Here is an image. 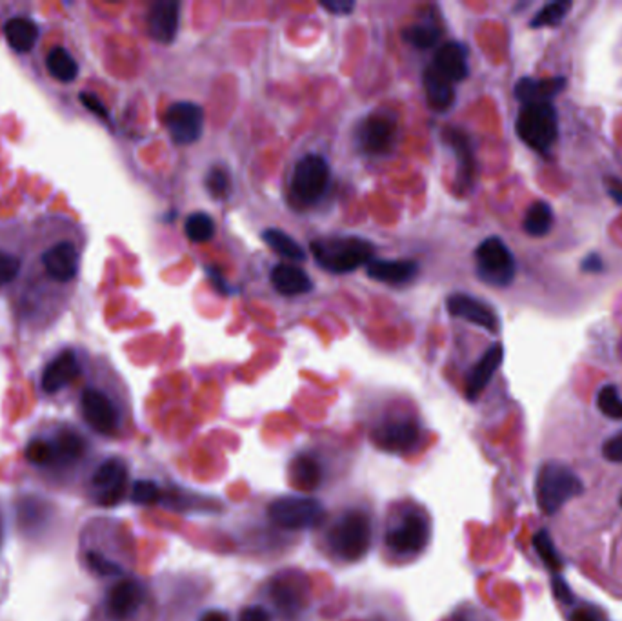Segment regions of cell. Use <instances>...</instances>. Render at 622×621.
<instances>
[{
    "label": "cell",
    "mask_w": 622,
    "mask_h": 621,
    "mask_svg": "<svg viewBox=\"0 0 622 621\" xmlns=\"http://www.w3.org/2000/svg\"><path fill=\"white\" fill-rule=\"evenodd\" d=\"M170 137L179 146L197 142L204 130V109L195 102H175L164 113Z\"/></svg>",
    "instance_id": "cell-10"
},
{
    "label": "cell",
    "mask_w": 622,
    "mask_h": 621,
    "mask_svg": "<svg viewBox=\"0 0 622 621\" xmlns=\"http://www.w3.org/2000/svg\"><path fill=\"white\" fill-rule=\"evenodd\" d=\"M323 8L335 15H347L355 8V4L349 3V0H326V3H323Z\"/></svg>",
    "instance_id": "cell-46"
},
{
    "label": "cell",
    "mask_w": 622,
    "mask_h": 621,
    "mask_svg": "<svg viewBox=\"0 0 622 621\" xmlns=\"http://www.w3.org/2000/svg\"><path fill=\"white\" fill-rule=\"evenodd\" d=\"M330 165L317 153H309L302 157L293 170L291 191L300 203H317L323 199L330 186Z\"/></svg>",
    "instance_id": "cell-8"
},
{
    "label": "cell",
    "mask_w": 622,
    "mask_h": 621,
    "mask_svg": "<svg viewBox=\"0 0 622 621\" xmlns=\"http://www.w3.org/2000/svg\"><path fill=\"white\" fill-rule=\"evenodd\" d=\"M519 139L537 153L546 155L559 137V119L554 104H528L515 123Z\"/></svg>",
    "instance_id": "cell-4"
},
{
    "label": "cell",
    "mask_w": 622,
    "mask_h": 621,
    "mask_svg": "<svg viewBox=\"0 0 622 621\" xmlns=\"http://www.w3.org/2000/svg\"><path fill=\"white\" fill-rule=\"evenodd\" d=\"M620 504H622V497H620Z\"/></svg>",
    "instance_id": "cell-54"
},
{
    "label": "cell",
    "mask_w": 622,
    "mask_h": 621,
    "mask_svg": "<svg viewBox=\"0 0 622 621\" xmlns=\"http://www.w3.org/2000/svg\"><path fill=\"white\" fill-rule=\"evenodd\" d=\"M397 125L384 115L366 117L357 128V144L370 155H384L395 146Z\"/></svg>",
    "instance_id": "cell-15"
},
{
    "label": "cell",
    "mask_w": 622,
    "mask_h": 621,
    "mask_svg": "<svg viewBox=\"0 0 622 621\" xmlns=\"http://www.w3.org/2000/svg\"><path fill=\"white\" fill-rule=\"evenodd\" d=\"M566 88L564 77H552V79H531L524 77L515 85V97L524 104H550Z\"/></svg>",
    "instance_id": "cell-21"
},
{
    "label": "cell",
    "mask_w": 622,
    "mask_h": 621,
    "mask_svg": "<svg viewBox=\"0 0 622 621\" xmlns=\"http://www.w3.org/2000/svg\"><path fill=\"white\" fill-rule=\"evenodd\" d=\"M239 621H269V614L264 607H246L241 616H239Z\"/></svg>",
    "instance_id": "cell-47"
},
{
    "label": "cell",
    "mask_w": 622,
    "mask_h": 621,
    "mask_svg": "<svg viewBox=\"0 0 622 621\" xmlns=\"http://www.w3.org/2000/svg\"><path fill=\"white\" fill-rule=\"evenodd\" d=\"M420 440V426L413 419L399 417L390 419L377 426L373 432L375 445L390 454H404L413 450V447Z\"/></svg>",
    "instance_id": "cell-13"
},
{
    "label": "cell",
    "mask_w": 622,
    "mask_h": 621,
    "mask_svg": "<svg viewBox=\"0 0 622 621\" xmlns=\"http://www.w3.org/2000/svg\"><path fill=\"white\" fill-rule=\"evenodd\" d=\"M554 594L557 600L564 601V603H571L573 601V594L570 591V587L566 585V581H562L557 574L554 577Z\"/></svg>",
    "instance_id": "cell-48"
},
{
    "label": "cell",
    "mask_w": 622,
    "mask_h": 621,
    "mask_svg": "<svg viewBox=\"0 0 622 621\" xmlns=\"http://www.w3.org/2000/svg\"><path fill=\"white\" fill-rule=\"evenodd\" d=\"M146 598V589L140 581L124 577L109 589L106 596V612L115 621H126L137 614Z\"/></svg>",
    "instance_id": "cell-16"
},
{
    "label": "cell",
    "mask_w": 622,
    "mask_h": 621,
    "mask_svg": "<svg viewBox=\"0 0 622 621\" xmlns=\"http://www.w3.org/2000/svg\"><path fill=\"white\" fill-rule=\"evenodd\" d=\"M208 276H210V279H211V283H213V286H215L217 290H220L222 294H229V288H227L224 278L219 274V271H217L215 268H208Z\"/></svg>",
    "instance_id": "cell-51"
},
{
    "label": "cell",
    "mask_w": 622,
    "mask_h": 621,
    "mask_svg": "<svg viewBox=\"0 0 622 621\" xmlns=\"http://www.w3.org/2000/svg\"><path fill=\"white\" fill-rule=\"evenodd\" d=\"M86 452V441L73 431H62L50 440L36 438L26 447V459L36 467H68Z\"/></svg>",
    "instance_id": "cell-5"
},
{
    "label": "cell",
    "mask_w": 622,
    "mask_h": 621,
    "mask_svg": "<svg viewBox=\"0 0 622 621\" xmlns=\"http://www.w3.org/2000/svg\"><path fill=\"white\" fill-rule=\"evenodd\" d=\"M86 560H88L90 569L99 576H121L123 574V569L119 565L99 552H88Z\"/></svg>",
    "instance_id": "cell-41"
},
{
    "label": "cell",
    "mask_w": 622,
    "mask_h": 621,
    "mask_svg": "<svg viewBox=\"0 0 622 621\" xmlns=\"http://www.w3.org/2000/svg\"><path fill=\"white\" fill-rule=\"evenodd\" d=\"M319 266L331 274H349L363 264H370L373 257V245L359 238H323L311 243Z\"/></svg>",
    "instance_id": "cell-1"
},
{
    "label": "cell",
    "mask_w": 622,
    "mask_h": 621,
    "mask_svg": "<svg viewBox=\"0 0 622 621\" xmlns=\"http://www.w3.org/2000/svg\"><path fill=\"white\" fill-rule=\"evenodd\" d=\"M602 456L611 463H622V432H618L604 441Z\"/></svg>",
    "instance_id": "cell-43"
},
{
    "label": "cell",
    "mask_w": 622,
    "mask_h": 621,
    "mask_svg": "<svg viewBox=\"0 0 622 621\" xmlns=\"http://www.w3.org/2000/svg\"><path fill=\"white\" fill-rule=\"evenodd\" d=\"M231 177H229V172L222 166H215L208 172L206 175V190L210 196L215 199V201H224L229 198V193H231Z\"/></svg>",
    "instance_id": "cell-36"
},
{
    "label": "cell",
    "mask_w": 622,
    "mask_h": 621,
    "mask_svg": "<svg viewBox=\"0 0 622 621\" xmlns=\"http://www.w3.org/2000/svg\"><path fill=\"white\" fill-rule=\"evenodd\" d=\"M582 270L592 271V274H595V271H601L602 270V259L599 255L592 254L590 257H586L585 261H582Z\"/></svg>",
    "instance_id": "cell-49"
},
{
    "label": "cell",
    "mask_w": 622,
    "mask_h": 621,
    "mask_svg": "<svg viewBox=\"0 0 622 621\" xmlns=\"http://www.w3.org/2000/svg\"><path fill=\"white\" fill-rule=\"evenodd\" d=\"M38 26L29 17H13L4 24V36L17 53H28L38 41Z\"/></svg>",
    "instance_id": "cell-26"
},
{
    "label": "cell",
    "mask_w": 622,
    "mask_h": 621,
    "mask_svg": "<svg viewBox=\"0 0 622 621\" xmlns=\"http://www.w3.org/2000/svg\"><path fill=\"white\" fill-rule=\"evenodd\" d=\"M163 497L159 485L149 480L135 481L132 487V501L137 504H153Z\"/></svg>",
    "instance_id": "cell-39"
},
{
    "label": "cell",
    "mask_w": 622,
    "mask_h": 621,
    "mask_svg": "<svg viewBox=\"0 0 622 621\" xmlns=\"http://www.w3.org/2000/svg\"><path fill=\"white\" fill-rule=\"evenodd\" d=\"M267 518L279 528L304 530L319 527L326 518V511L314 497L283 496L269 504Z\"/></svg>",
    "instance_id": "cell-6"
},
{
    "label": "cell",
    "mask_w": 622,
    "mask_h": 621,
    "mask_svg": "<svg viewBox=\"0 0 622 621\" xmlns=\"http://www.w3.org/2000/svg\"><path fill=\"white\" fill-rule=\"evenodd\" d=\"M504 359V348L500 343L491 344L486 354L477 361V365L472 368V372L466 377V398L470 401H475L484 388L490 384L491 377L498 370L500 363Z\"/></svg>",
    "instance_id": "cell-19"
},
{
    "label": "cell",
    "mask_w": 622,
    "mask_h": 621,
    "mask_svg": "<svg viewBox=\"0 0 622 621\" xmlns=\"http://www.w3.org/2000/svg\"><path fill=\"white\" fill-rule=\"evenodd\" d=\"M81 412L84 421L97 434L113 436L119 429V410L99 388H86L83 392Z\"/></svg>",
    "instance_id": "cell-12"
},
{
    "label": "cell",
    "mask_w": 622,
    "mask_h": 621,
    "mask_svg": "<svg viewBox=\"0 0 622 621\" xmlns=\"http://www.w3.org/2000/svg\"><path fill=\"white\" fill-rule=\"evenodd\" d=\"M46 68L53 79H57L59 83H73L76 75H79V64H76L71 53L62 46H57L48 53Z\"/></svg>",
    "instance_id": "cell-30"
},
{
    "label": "cell",
    "mask_w": 622,
    "mask_h": 621,
    "mask_svg": "<svg viewBox=\"0 0 622 621\" xmlns=\"http://www.w3.org/2000/svg\"><path fill=\"white\" fill-rule=\"evenodd\" d=\"M580 492L582 481L566 464L554 461L542 464L535 481V496L544 514L559 512L570 499L577 497Z\"/></svg>",
    "instance_id": "cell-2"
},
{
    "label": "cell",
    "mask_w": 622,
    "mask_h": 621,
    "mask_svg": "<svg viewBox=\"0 0 622 621\" xmlns=\"http://www.w3.org/2000/svg\"><path fill=\"white\" fill-rule=\"evenodd\" d=\"M291 478L304 490H315L323 483L324 472L319 459L311 454H299L291 463Z\"/></svg>",
    "instance_id": "cell-28"
},
{
    "label": "cell",
    "mask_w": 622,
    "mask_h": 621,
    "mask_svg": "<svg viewBox=\"0 0 622 621\" xmlns=\"http://www.w3.org/2000/svg\"><path fill=\"white\" fill-rule=\"evenodd\" d=\"M20 268H22L20 257H17L12 252L0 250V288L12 285L19 278Z\"/></svg>",
    "instance_id": "cell-38"
},
{
    "label": "cell",
    "mask_w": 622,
    "mask_h": 621,
    "mask_svg": "<svg viewBox=\"0 0 622 621\" xmlns=\"http://www.w3.org/2000/svg\"><path fill=\"white\" fill-rule=\"evenodd\" d=\"M269 278H271V285H274V288L281 295H286V297L304 295L311 288H314V283H311L306 271L302 268H299L297 264L281 262L274 270H271Z\"/></svg>",
    "instance_id": "cell-23"
},
{
    "label": "cell",
    "mask_w": 622,
    "mask_h": 621,
    "mask_svg": "<svg viewBox=\"0 0 622 621\" xmlns=\"http://www.w3.org/2000/svg\"><path fill=\"white\" fill-rule=\"evenodd\" d=\"M448 141L459 159V188H470L475 179V157H474V148L464 133L451 130L448 135Z\"/></svg>",
    "instance_id": "cell-27"
},
{
    "label": "cell",
    "mask_w": 622,
    "mask_h": 621,
    "mask_svg": "<svg viewBox=\"0 0 622 621\" xmlns=\"http://www.w3.org/2000/svg\"><path fill=\"white\" fill-rule=\"evenodd\" d=\"M424 92L427 104H430L435 111H446L453 106L455 101V90L453 85L443 77L434 66H427L422 75Z\"/></svg>",
    "instance_id": "cell-25"
},
{
    "label": "cell",
    "mask_w": 622,
    "mask_h": 621,
    "mask_svg": "<svg viewBox=\"0 0 622 621\" xmlns=\"http://www.w3.org/2000/svg\"><path fill=\"white\" fill-rule=\"evenodd\" d=\"M597 407L606 417L622 421V399L613 384H606L601 388L597 394Z\"/></svg>",
    "instance_id": "cell-37"
},
{
    "label": "cell",
    "mask_w": 622,
    "mask_h": 621,
    "mask_svg": "<svg viewBox=\"0 0 622 621\" xmlns=\"http://www.w3.org/2000/svg\"><path fill=\"white\" fill-rule=\"evenodd\" d=\"M81 101H83V104H84L90 111H93L95 115H99L100 119L109 121V113H108V109L104 108V104L100 102L99 97H95L93 93H81Z\"/></svg>",
    "instance_id": "cell-45"
},
{
    "label": "cell",
    "mask_w": 622,
    "mask_h": 621,
    "mask_svg": "<svg viewBox=\"0 0 622 621\" xmlns=\"http://www.w3.org/2000/svg\"><path fill=\"white\" fill-rule=\"evenodd\" d=\"M404 41L410 43L411 46L419 48V50H427L439 43L441 38V29L430 24H417L411 28H406L404 33Z\"/></svg>",
    "instance_id": "cell-34"
},
{
    "label": "cell",
    "mask_w": 622,
    "mask_h": 621,
    "mask_svg": "<svg viewBox=\"0 0 622 621\" xmlns=\"http://www.w3.org/2000/svg\"><path fill=\"white\" fill-rule=\"evenodd\" d=\"M432 66L443 77H446L451 85L460 83L470 73L468 52H466V48L460 43H446L437 50Z\"/></svg>",
    "instance_id": "cell-22"
},
{
    "label": "cell",
    "mask_w": 622,
    "mask_h": 621,
    "mask_svg": "<svg viewBox=\"0 0 622 621\" xmlns=\"http://www.w3.org/2000/svg\"><path fill=\"white\" fill-rule=\"evenodd\" d=\"M419 266L415 261H371L368 276L386 285H404L415 279Z\"/></svg>",
    "instance_id": "cell-24"
},
{
    "label": "cell",
    "mask_w": 622,
    "mask_h": 621,
    "mask_svg": "<svg viewBox=\"0 0 622 621\" xmlns=\"http://www.w3.org/2000/svg\"><path fill=\"white\" fill-rule=\"evenodd\" d=\"M44 276L55 283L66 285L79 276L81 254L71 241H59L46 248L41 255Z\"/></svg>",
    "instance_id": "cell-14"
},
{
    "label": "cell",
    "mask_w": 622,
    "mask_h": 621,
    "mask_svg": "<svg viewBox=\"0 0 622 621\" xmlns=\"http://www.w3.org/2000/svg\"><path fill=\"white\" fill-rule=\"evenodd\" d=\"M3 541H4V518H3V512H0V547H3Z\"/></svg>",
    "instance_id": "cell-53"
},
{
    "label": "cell",
    "mask_w": 622,
    "mask_h": 621,
    "mask_svg": "<svg viewBox=\"0 0 622 621\" xmlns=\"http://www.w3.org/2000/svg\"><path fill=\"white\" fill-rule=\"evenodd\" d=\"M608 193L618 205H622V181L610 177L608 179Z\"/></svg>",
    "instance_id": "cell-50"
},
{
    "label": "cell",
    "mask_w": 622,
    "mask_h": 621,
    "mask_svg": "<svg viewBox=\"0 0 622 621\" xmlns=\"http://www.w3.org/2000/svg\"><path fill=\"white\" fill-rule=\"evenodd\" d=\"M448 312L455 318L466 319L468 323H474L491 334H497L500 330V319L495 310L486 304L484 301H479L472 295L466 294H453L448 297Z\"/></svg>",
    "instance_id": "cell-17"
},
{
    "label": "cell",
    "mask_w": 622,
    "mask_h": 621,
    "mask_svg": "<svg viewBox=\"0 0 622 621\" xmlns=\"http://www.w3.org/2000/svg\"><path fill=\"white\" fill-rule=\"evenodd\" d=\"M81 375V363L76 359L75 352L64 351L59 354L43 372V391L46 394H57L68 384H71L76 377Z\"/></svg>",
    "instance_id": "cell-20"
},
{
    "label": "cell",
    "mask_w": 622,
    "mask_h": 621,
    "mask_svg": "<svg viewBox=\"0 0 622 621\" xmlns=\"http://www.w3.org/2000/svg\"><path fill=\"white\" fill-rule=\"evenodd\" d=\"M215 221L211 215L204 214V212H195L187 215L186 224H184V231L186 238L191 243H208L213 239L215 236Z\"/></svg>",
    "instance_id": "cell-32"
},
{
    "label": "cell",
    "mask_w": 622,
    "mask_h": 621,
    "mask_svg": "<svg viewBox=\"0 0 622 621\" xmlns=\"http://www.w3.org/2000/svg\"><path fill=\"white\" fill-rule=\"evenodd\" d=\"M601 619L602 616L599 609L592 605H580L568 616V621H601Z\"/></svg>",
    "instance_id": "cell-44"
},
{
    "label": "cell",
    "mask_w": 622,
    "mask_h": 621,
    "mask_svg": "<svg viewBox=\"0 0 622 621\" xmlns=\"http://www.w3.org/2000/svg\"><path fill=\"white\" fill-rule=\"evenodd\" d=\"M262 241L271 250H274L275 254H279L284 259H290V261H295V262H302L306 259L304 248L283 230H277V228L264 230L262 231Z\"/></svg>",
    "instance_id": "cell-29"
},
{
    "label": "cell",
    "mask_w": 622,
    "mask_h": 621,
    "mask_svg": "<svg viewBox=\"0 0 622 621\" xmlns=\"http://www.w3.org/2000/svg\"><path fill=\"white\" fill-rule=\"evenodd\" d=\"M199 621H229V616L224 610H208Z\"/></svg>",
    "instance_id": "cell-52"
},
{
    "label": "cell",
    "mask_w": 622,
    "mask_h": 621,
    "mask_svg": "<svg viewBox=\"0 0 622 621\" xmlns=\"http://www.w3.org/2000/svg\"><path fill=\"white\" fill-rule=\"evenodd\" d=\"M571 10V3H566V0H559V3H552L544 6L530 22L531 28H544V26H559L566 15Z\"/></svg>",
    "instance_id": "cell-35"
},
{
    "label": "cell",
    "mask_w": 622,
    "mask_h": 621,
    "mask_svg": "<svg viewBox=\"0 0 622 621\" xmlns=\"http://www.w3.org/2000/svg\"><path fill=\"white\" fill-rule=\"evenodd\" d=\"M533 547H535V552L538 554V558L542 560V563L546 565L552 572L559 574L562 570V560L554 545V541L548 534V530H538L533 537Z\"/></svg>",
    "instance_id": "cell-33"
},
{
    "label": "cell",
    "mask_w": 622,
    "mask_h": 621,
    "mask_svg": "<svg viewBox=\"0 0 622 621\" xmlns=\"http://www.w3.org/2000/svg\"><path fill=\"white\" fill-rule=\"evenodd\" d=\"M328 543L344 561H359L371 549V521L363 511L344 512L330 528Z\"/></svg>",
    "instance_id": "cell-3"
},
{
    "label": "cell",
    "mask_w": 622,
    "mask_h": 621,
    "mask_svg": "<svg viewBox=\"0 0 622 621\" xmlns=\"http://www.w3.org/2000/svg\"><path fill=\"white\" fill-rule=\"evenodd\" d=\"M554 224V212L548 203L537 201L533 203L522 221V228L530 238H544Z\"/></svg>",
    "instance_id": "cell-31"
},
{
    "label": "cell",
    "mask_w": 622,
    "mask_h": 621,
    "mask_svg": "<svg viewBox=\"0 0 622 621\" xmlns=\"http://www.w3.org/2000/svg\"><path fill=\"white\" fill-rule=\"evenodd\" d=\"M180 4L177 0H159L148 12V33L161 44H171L179 33Z\"/></svg>",
    "instance_id": "cell-18"
},
{
    "label": "cell",
    "mask_w": 622,
    "mask_h": 621,
    "mask_svg": "<svg viewBox=\"0 0 622 621\" xmlns=\"http://www.w3.org/2000/svg\"><path fill=\"white\" fill-rule=\"evenodd\" d=\"M271 596H274V600L281 610L297 612L299 594L295 593V589L290 584H283V581H279V584L271 589Z\"/></svg>",
    "instance_id": "cell-40"
},
{
    "label": "cell",
    "mask_w": 622,
    "mask_h": 621,
    "mask_svg": "<svg viewBox=\"0 0 622 621\" xmlns=\"http://www.w3.org/2000/svg\"><path fill=\"white\" fill-rule=\"evenodd\" d=\"M46 520L44 504L41 501H26L22 503L20 511V521L26 528H31L33 525H41Z\"/></svg>",
    "instance_id": "cell-42"
},
{
    "label": "cell",
    "mask_w": 622,
    "mask_h": 621,
    "mask_svg": "<svg viewBox=\"0 0 622 621\" xmlns=\"http://www.w3.org/2000/svg\"><path fill=\"white\" fill-rule=\"evenodd\" d=\"M477 276L491 286H508L515 278V259L498 238H488L475 250Z\"/></svg>",
    "instance_id": "cell-7"
},
{
    "label": "cell",
    "mask_w": 622,
    "mask_h": 621,
    "mask_svg": "<svg viewBox=\"0 0 622 621\" xmlns=\"http://www.w3.org/2000/svg\"><path fill=\"white\" fill-rule=\"evenodd\" d=\"M128 488V467L123 459H106L92 478V494L100 507L119 504Z\"/></svg>",
    "instance_id": "cell-9"
},
{
    "label": "cell",
    "mask_w": 622,
    "mask_h": 621,
    "mask_svg": "<svg viewBox=\"0 0 622 621\" xmlns=\"http://www.w3.org/2000/svg\"><path fill=\"white\" fill-rule=\"evenodd\" d=\"M427 537H430V530H427L426 520L420 514L410 512L386 534V545L395 554L411 556L426 547Z\"/></svg>",
    "instance_id": "cell-11"
}]
</instances>
